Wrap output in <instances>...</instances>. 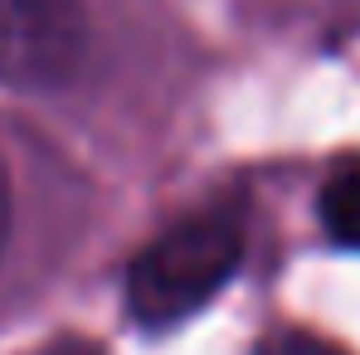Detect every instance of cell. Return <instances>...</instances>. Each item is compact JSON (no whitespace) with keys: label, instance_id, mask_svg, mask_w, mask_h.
Returning a JSON list of instances; mask_svg holds the SVG:
<instances>
[{"label":"cell","instance_id":"1","mask_svg":"<svg viewBox=\"0 0 360 355\" xmlns=\"http://www.w3.org/2000/svg\"><path fill=\"white\" fill-rule=\"evenodd\" d=\"M243 263V229L234 214H195L151 238L127 268V306L141 326L161 331L195 316L224 292Z\"/></svg>","mask_w":360,"mask_h":355},{"label":"cell","instance_id":"2","mask_svg":"<svg viewBox=\"0 0 360 355\" xmlns=\"http://www.w3.org/2000/svg\"><path fill=\"white\" fill-rule=\"evenodd\" d=\"M88 54V0H0V88L54 93Z\"/></svg>","mask_w":360,"mask_h":355},{"label":"cell","instance_id":"3","mask_svg":"<svg viewBox=\"0 0 360 355\" xmlns=\"http://www.w3.org/2000/svg\"><path fill=\"white\" fill-rule=\"evenodd\" d=\"M316 214H321V229L331 243L360 248V151L341 156L326 171L321 195H316Z\"/></svg>","mask_w":360,"mask_h":355},{"label":"cell","instance_id":"4","mask_svg":"<svg viewBox=\"0 0 360 355\" xmlns=\"http://www.w3.org/2000/svg\"><path fill=\"white\" fill-rule=\"evenodd\" d=\"M10 234H15V190H10V171L0 161V263L10 253Z\"/></svg>","mask_w":360,"mask_h":355},{"label":"cell","instance_id":"5","mask_svg":"<svg viewBox=\"0 0 360 355\" xmlns=\"http://www.w3.org/2000/svg\"><path fill=\"white\" fill-rule=\"evenodd\" d=\"M49 355H103L93 341H63L59 351H49Z\"/></svg>","mask_w":360,"mask_h":355}]
</instances>
